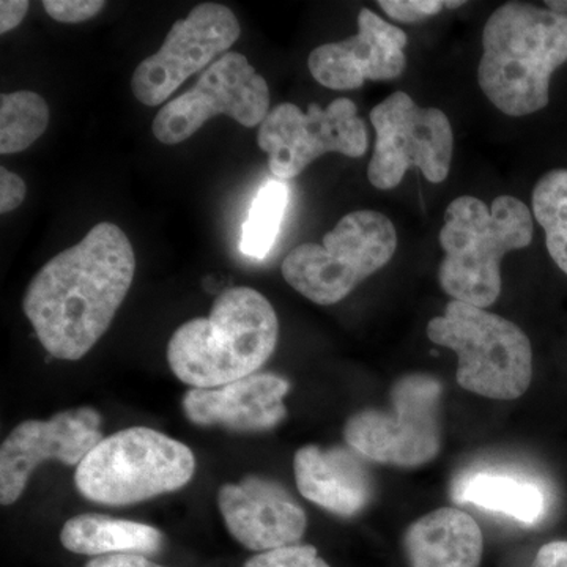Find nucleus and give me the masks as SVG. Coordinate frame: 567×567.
I'll return each mask as SVG.
<instances>
[{
  "mask_svg": "<svg viewBox=\"0 0 567 567\" xmlns=\"http://www.w3.org/2000/svg\"><path fill=\"white\" fill-rule=\"evenodd\" d=\"M136 256L114 223H99L33 276L22 309L41 346L59 360L85 357L132 289Z\"/></svg>",
  "mask_w": 567,
  "mask_h": 567,
  "instance_id": "f257e3e1",
  "label": "nucleus"
},
{
  "mask_svg": "<svg viewBox=\"0 0 567 567\" xmlns=\"http://www.w3.org/2000/svg\"><path fill=\"white\" fill-rule=\"evenodd\" d=\"M566 62L567 14L507 2L484 25L477 82L496 110L525 117L550 102L551 74Z\"/></svg>",
  "mask_w": 567,
  "mask_h": 567,
  "instance_id": "f03ea898",
  "label": "nucleus"
},
{
  "mask_svg": "<svg viewBox=\"0 0 567 567\" xmlns=\"http://www.w3.org/2000/svg\"><path fill=\"white\" fill-rule=\"evenodd\" d=\"M275 308L251 287H230L212 306L210 316L189 320L171 338L167 363L193 388H219L252 374L278 344Z\"/></svg>",
  "mask_w": 567,
  "mask_h": 567,
  "instance_id": "7ed1b4c3",
  "label": "nucleus"
},
{
  "mask_svg": "<svg viewBox=\"0 0 567 567\" xmlns=\"http://www.w3.org/2000/svg\"><path fill=\"white\" fill-rule=\"evenodd\" d=\"M532 210L514 196H498L487 207L475 196L447 205L439 240L445 259L439 281L453 300L487 309L502 295V262L506 254L528 248Z\"/></svg>",
  "mask_w": 567,
  "mask_h": 567,
  "instance_id": "20e7f679",
  "label": "nucleus"
},
{
  "mask_svg": "<svg viewBox=\"0 0 567 567\" xmlns=\"http://www.w3.org/2000/svg\"><path fill=\"white\" fill-rule=\"evenodd\" d=\"M427 338L457 354V383L470 393L514 401L532 385V342L505 317L453 300L429 322Z\"/></svg>",
  "mask_w": 567,
  "mask_h": 567,
  "instance_id": "39448f33",
  "label": "nucleus"
},
{
  "mask_svg": "<svg viewBox=\"0 0 567 567\" xmlns=\"http://www.w3.org/2000/svg\"><path fill=\"white\" fill-rule=\"evenodd\" d=\"M196 458L178 440L148 427L115 432L78 465L74 483L99 505L126 506L185 487Z\"/></svg>",
  "mask_w": 567,
  "mask_h": 567,
  "instance_id": "423d86ee",
  "label": "nucleus"
},
{
  "mask_svg": "<svg viewBox=\"0 0 567 567\" xmlns=\"http://www.w3.org/2000/svg\"><path fill=\"white\" fill-rule=\"evenodd\" d=\"M395 249L391 219L380 212L357 210L324 235L322 244L300 245L287 254L282 276L312 303L336 305L385 267Z\"/></svg>",
  "mask_w": 567,
  "mask_h": 567,
  "instance_id": "0eeeda50",
  "label": "nucleus"
},
{
  "mask_svg": "<svg viewBox=\"0 0 567 567\" xmlns=\"http://www.w3.org/2000/svg\"><path fill=\"white\" fill-rule=\"evenodd\" d=\"M390 399L388 409H365L349 417L347 445L379 464L412 468L434 461L442 446V383L431 375L409 374L394 383Z\"/></svg>",
  "mask_w": 567,
  "mask_h": 567,
  "instance_id": "6e6552de",
  "label": "nucleus"
},
{
  "mask_svg": "<svg viewBox=\"0 0 567 567\" xmlns=\"http://www.w3.org/2000/svg\"><path fill=\"white\" fill-rule=\"evenodd\" d=\"M375 147L368 166L371 185L382 192L404 181L416 167L431 183L445 182L453 162L454 134L445 112L417 106L405 92H395L371 111Z\"/></svg>",
  "mask_w": 567,
  "mask_h": 567,
  "instance_id": "1a4fd4ad",
  "label": "nucleus"
},
{
  "mask_svg": "<svg viewBox=\"0 0 567 567\" xmlns=\"http://www.w3.org/2000/svg\"><path fill=\"white\" fill-rule=\"evenodd\" d=\"M260 151L276 181H292L324 153L361 158L369 147V134L357 104L338 99L327 107L311 103L308 112L297 104L271 107L257 133Z\"/></svg>",
  "mask_w": 567,
  "mask_h": 567,
  "instance_id": "9d476101",
  "label": "nucleus"
},
{
  "mask_svg": "<svg viewBox=\"0 0 567 567\" xmlns=\"http://www.w3.org/2000/svg\"><path fill=\"white\" fill-rule=\"evenodd\" d=\"M268 112L267 81L246 55L229 51L213 62L188 92L164 104L153 121L152 132L162 144L177 145L216 115H227L246 128H254L260 126Z\"/></svg>",
  "mask_w": 567,
  "mask_h": 567,
  "instance_id": "9b49d317",
  "label": "nucleus"
},
{
  "mask_svg": "<svg viewBox=\"0 0 567 567\" xmlns=\"http://www.w3.org/2000/svg\"><path fill=\"white\" fill-rule=\"evenodd\" d=\"M240 33V22L229 7L215 2L194 7L185 20L174 22L158 52L136 66L133 95L145 106H162L183 82L229 52Z\"/></svg>",
  "mask_w": 567,
  "mask_h": 567,
  "instance_id": "f8f14e48",
  "label": "nucleus"
},
{
  "mask_svg": "<svg viewBox=\"0 0 567 567\" xmlns=\"http://www.w3.org/2000/svg\"><path fill=\"white\" fill-rule=\"evenodd\" d=\"M102 417L93 409L66 410L48 421H24L0 447V502L13 505L44 461L80 465L103 440Z\"/></svg>",
  "mask_w": 567,
  "mask_h": 567,
  "instance_id": "ddd939ff",
  "label": "nucleus"
},
{
  "mask_svg": "<svg viewBox=\"0 0 567 567\" xmlns=\"http://www.w3.org/2000/svg\"><path fill=\"white\" fill-rule=\"evenodd\" d=\"M406 33L374 11L358 14V33L327 43L309 54L312 78L331 91H354L365 81H391L406 66Z\"/></svg>",
  "mask_w": 567,
  "mask_h": 567,
  "instance_id": "4468645a",
  "label": "nucleus"
},
{
  "mask_svg": "<svg viewBox=\"0 0 567 567\" xmlns=\"http://www.w3.org/2000/svg\"><path fill=\"white\" fill-rule=\"evenodd\" d=\"M218 506L230 535L249 550L295 546L308 527L305 509L289 492L259 476L219 488Z\"/></svg>",
  "mask_w": 567,
  "mask_h": 567,
  "instance_id": "2eb2a0df",
  "label": "nucleus"
},
{
  "mask_svg": "<svg viewBox=\"0 0 567 567\" xmlns=\"http://www.w3.org/2000/svg\"><path fill=\"white\" fill-rule=\"evenodd\" d=\"M290 385L275 374H252L219 388H193L183 399V410L197 425H221L238 432L276 427L287 409L284 398Z\"/></svg>",
  "mask_w": 567,
  "mask_h": 567,
  "instance_id": "dca6fc26",
  "label": "nucleus"
},
{
  "mask_svg": "<svg viewBox=\"0 0 567 567\" xmlns=\"http://www.w3.org/2000/svg\"><path fill=\"white\" fill-rule=\"evenodd\" d=\"M358 456L347 447H301L293 461L298 491L336 516H357L371 503L374 492L368 468Z\"/></svg>",
  "mask_w": 567,
  "mask_h": 567,
  "instance_id": "f3484780",
  "label": "nucleus"
},
{
  "mask_svg": "<svg viewBox=\"0 0 567 567\" xmlns=\"http://www.w3.org/2000/svg\"><path fill=\"white\" fill-rule=\"evenodd\" d=\"M404 550L410 567H480L484 536L470 514L440 507L406 528Z\"/></svg>",
  "mask_w": 567,
  "mask_h": 567,
  "instance_id": "a211bd4d",
  "label": "nucleus"
},
{
  "mask_svg": "<svg viewBox=\"0 0 567 567\" xmlns=\"http://www.w3.org/2000/svg\"><path fill=\"white\" fill-rule=\"evenodd\" d=\"M61 543L73 554L95 558L118 554L153 555L163 546V533L140 522L81 514L63 525Z\"/></svg>",
  "mask_w": 567,
  "mask_h": 567,
  "instance_id": "6ab92c4d",
  "label": "nucleus"
},
{
  "mask_svg": "<svg viewBox=\"0 0 567 567\" xmlns=\"http://www.w3.org/2000/svg\"><path fill=\"white\" fill-rule=\"evenodd\" d=\"M453 498L529 525L539 522L546 509V498L536 484L505 473H466L454 483Z\"/></svg>",
  "mask_w": 567,
  "mask_h": 567,
  "instance_id": "aec40b11",
  "label": "nucleus"
},
{
  "mask_svg": "<svg viewBox=\"0 0 567 567\" xmlns=\"http://www.w3.org/2000/svg\"><path fill=\"white\" fill-rule=\"evenodd\" d=\"M48 123L50 106L39 93H3L0 96V153L24 152L43 136Z\"/></svg>",
  "mask_w": 567,
  "mask_h": 567,
  "instance_id": "412c9836",
  "label": "nucleus"
},
{
  "mask_svg": "<svg viewBox=\"0 0 567 567\" xmlns=\"http://www.w3.org/2000/svg\"><path fill=\"white\" fill-rule=\"evenodd\" d=\"M533 215L546 233L547 251L567 275V169L550 171L533 189Z\"/></svg>",
  "mask_w": 567,
  "mask_h": 567,
  "instance_id": "4be33fe9",
  "label": "nucleus"
},
{
  "mask_svg": "<svg viewBox=\"0 0 567 567\" xmlns=\"http://www.w3.org/2000/svg\"><path fill=\"white\" fill-rule=\"evenodd\" d=\"M289 204V189L282 181L264 183L249 208L241 234V252L262 260L274 248Z\"/></svg>",
  "mask_w": 567,
  "mask_h": 567,
  "instance_id": "5701e85b",
  "label": "nucleus"
},
{
  "mask_svg": "<svg viewBox=\"0 0 567 567\" xmlns=\"http://www.w3.org/2000/svg\"><path fill=\"white\" fill-rule=\"evenodd\" d=\"M245 567H330L315 546H287L254 555Z\"/></svg>",
  "mask_w": 567,
  "mask_h": 567,
  "instance_id": "b1692460",
  "label": "nucleus"
},
{
  "mask_svg": "<svg viewBox=\"0 0 567 567\" xmlns=\"http://www.w3.org/2000/svg\"><path fill=\"white\" fill-rule=\"evenodd\" d=\"M464 2L451 0H380L379 7L385 11L386 17L399 22H416L434 17L443 9H457Z\"/></svg>",
  "mask_w": 567,
  "mask_h": 567,
  "instance_id": "393cba45",
  "label": "nucleus"
},
{
  "mask_svg": "<svg viewBox=\"0 0 567 567\" xmlns=\"http://www.w3.org/2000/svg\"><path fill=\"white\" fill-rule=\"evenodd\" d=\"M44 10L52 20L65 24H80L92 20L106 7L103 0H44Z\"/></svg>",
  "mask_w": 567,
  "mask_h": 567,
  "instance_id": "a878e982",
  "label": "nucleus"
},
{
  "mask_svg": "<svg viewBox=\"0 0 567 567\" xmlns=\"http://www.w3.org/2000/svg\"><path fill=\"white\" fill-rule=\"evenodd\" d=\"M28 186L20 175L7 171L6 167L0 169V212H13L24 203Z\"/></svg>",
  "mask_w": 567,
  "mask_h": 567,
  "instance_id": "bb28decb",
  "label": "nucleus"
},
{
  "mask_svg": "<svg viewBox=\"0 0 567 567\" xmlns=\"http://www.w3.org/2000/svg\"><path fill=\"white\" fill-rule=\"evenodd\" d=\"M31 3L28 0H2L0 2V33L13 31L24 20Z\"/></svg>",
  "mask_w": 567,
  "mask_h": 567,
  "instance_id": "cd10ccee",
  "label": "nucleus"
},
{
  "mask_svg": "<svg viewBox=\"0 0 567 567\" xmlns=\"http://www.w3.org/2000/svg\"><path fill=\"white\" fill-rule=\"evenodd\" d=\"M532 567H567V540H551L540 547Z\"/></svg>",
  "mask_w": 567,
  "mask_h": 567,
  "instance_id": "c85d7f7f",
  "label": "nucleus"
},
{
  "mask_svg": "<svg viewBox=\"0 0 567 567\" xmlns=\"http://www.w3.org/2000/svg\"><path fill=\"white\" fill-rule=\"evenodd\" d=\"M85 567H164L151 561L145 555L118 554L106 555V557H96L85 565Z\"/></svg>",
  "mask_w": 567,
  "mask_h": 567,
  "instance_id": "c756f323",
  "label": "nucleus"
},
{
  "mask_svg": "<svg viewBox=\"0 0 567 567\" xmlns=\"http://www.w3.org/2000/svg\"><path fill=\"white\" fill-rule=\"evenodd\" d=\"M546 6L555 13L567 14V0H548Z\"/></svg>",
  "mask_w": 567,
  "mask_h": 567,
  "instance_id": "7c9ffc66",
  "label": "nucleus"
}]
</instances>
